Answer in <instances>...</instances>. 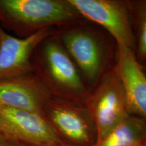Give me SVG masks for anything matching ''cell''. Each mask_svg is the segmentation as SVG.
Returning a JSON list of instances; mask_svg holds the SVG:
<instances>
[{
  "label": "cell",
  "instance_id": "8",
  "mask_svg": "<svg viewBox=\"0 0 146 146\" xmlns=\"http://www.w3.org/2000/svg\"><path fill=\"white\" fill-rule=\"evenodd\" d=\"M56 32L54 27H48L28 37L18 38L0 26V79L33 72L32 56L35 50Z\"/></svg>",
  "mask_w": 146,
  "mask_h": 146
},
{
  "label": "cell",
  "instance_id": "13",
  "mask_svg": "<svg viewBox=\"0 0 146 146\" xmlns=\"http://www.w3.org/2000/svg\"><path fill=\"white\" fill-rule=\"evenodd\" d=\"M0 146H26L14 141L0 133Z\"/></svg>",
  "mask_w": 146,
  "mask_h": 146
},
{
  "label": "cell",
  "instance_id": "7",
  "mask_svg": "<svg viewBox=\"0 0 146 146\" xmlns=\"http://www.w3.org/2000/svg\"><path fill=\"white\" fill-rule=\"evenodd\" d=\"M0 133L26 146H44L62 142L43 115L0 106Z\"/></svg>",
  "mask_w": 146,
  "mask_h": 146
},
{
  "label": "cell",
  "instance_id": "9",
  "mask_svg": "<svg viewBox=\"0 0 146 146\" xmlns=\"http://www.w3.org/2000/svg\"><path fill=\"white\" fill-rule=\"evenodd\" d=\"M52 96L34 72L0 79L1 107L25 110L43 115L45 105Z\"/></svg>",
  "mask_w": 146,
  "mask_h": 146
},
{
  "label": "cell",
  "instance_id": "5",
  "mask_svg": "<svg viewBox=\"0 0 146 146\" xmlns=\"http://www.w3.org/2000/svg\"><path fill=\"white\" fill-rule=\"evenodd\" d=\"M82 18L105 29L116 41L135 53L133 33L129 1L120 0H68Z\"/></svg>",
  "mask_w": 146,
  "mask_h": 146
},
{
  "label": "cell",
  "instance_id": "3",
  "mask_svg": "<svg viewBox=\"0 0 146 146\" xmlns=\"http://www.w3.org/2000/svg\"><path fill=\"white\" fill-rule=\"evenodd\" d=\"M83 104L96 126V141L132 115L116 66L103 74Z\"/></svg>",
  "mask_w": 146,
  "mask_h": 146
},
{
  "label": "cell",
  "instance_id": "4",
  "mask_svg": "<svg viewBox=\"0 0 146 146\" xmlns=\"http://www.w3.org/2000/svg\"><path fill=\"white\" fill-rule=\"evenodd\" d=\"M43 115L64 143L72 146H92L96 143V126L83 103L52 96Z\"/></svg>",
  "mask_w": 146,
  "mask_h": 146
},
{
  "label": "cell",
  "instance_id": "14",
  "mask_svg": "<svg viewBox=\"0 0 146 146\" xmlns=\"http://www.w3.org/2000/svg\"><path fill=\"white\" fill-rule=\"evenodd\" d=\"M44 146H72V145H70L68 143H66L62 141V142H60V143L51 144V145H44Z\"/></svg>",
  "mask_w": 146,
  "mask_h": 146
},
{
  "label": "cell",
  "instance_id": "15",
  "mask_svg": "<svg viewBox=\"0 0 146 146\" xmlns=\"http://www.w3.org/2000/svg\"><path fill=\"white\" fill-rule=\"evenodd\" d=\"M141 64L142 68H143V71H144V72H145V74H146V61L145 62H143V63Z\"/></svg>",
  "mask_w": 146,
  "mask_h": 146
},
{
  "label": "cell",
  "instance_id": "12",
  "mask_svg": "<svg viewBox=\"0 0 146 146\" xmlns=\"http://www.w3.org/2000/svg\"><path fill=\"white\" fill-rule=\"evenodd\" d=\"M135 41V55L140 64L146 61V0L129 1Z\"/></svg>",
  "mask_w": 146,
  "mask_h": 146
},
{
  "label": "cell",
  "instance_id": "11",
  "mask_svg": "<svg viewBox=\"0 0 146 146\" xmlns=\"http://www.w3.org/2000/svg\"><path fill=\"white\" fill-rule=\"evenodd\" d=\"M146 142V119L130 115L92 146H139Z\"/></svg>",
  "mask_w": 146,
  "mask_h": 146
},
{
  "label": "cell",
  "instance_id": "16",
  "mask_svg": "<svg viewBox=\"0 0 146 146\" xmlns=\"http://www.w3.org/2000/svg\"><path fill=\"white\" fill-rule=\"evenodd\" d=\"M139 146H146V142H145V143H143V144H141V145H139Z\"/></svg>",
  "mask_w": 146,
  "mask_h": 146
},
{
  "label": "cell",
  "instance_id": "10",
  "mask_svg": "<svg viewBox=\"0 0 146 146\" xmlns=\"http://www.w3.org/2000/svg\"><path fill=\"white\" fill-rule=\"evenodd\" d=\"M116 67L125 85L131 114L146 119V74L133 50L117 45Z\"/></svg>",
  "mask_w": 146,
  "mask_h": 146
},
{
  "label": "cell",
  "instance_id": "6",
  "mask_svg": "<svg viewBox=\"0 0 146 146\" xmlns=\"http://www.w3.org/2000/svg\"><path fill=\"white\" fill-rule=\"evenodd\" d=\"M64 47L81 72L84 81L96 85L103 76L106 53L103 42L88 29L58 31Z\"/></svg>",
  "mask_w": 146,
  "mask_h": 146
},
{
  "label": "cell",
  "instance_id": "1",
  "mask_svg": "<svg viewBox=\"0 0 146 146\" xmlns=\"http://www.w3.org/2000/svg\"><path fill=\"white\" fill-rule=\"evenodd\" d=\"M57 32L43 40L35 50L33 71L52 96L84 103L89 91Z\"/></svg>",
  "mask_w": 146,
  "mask_h": 146
},
{
  "label": "cell",
  "instance_id": "2",
  "mask_svg": "<svg viewBox=\"0 0 146 146\" xmlns=\"http://www.w3.org/2000/svg\"><path fill=\"white\" fill-rule=\"evenodd\" d=\"M81 18L68 0H0V26L18 38Z\"/></svg>",
  "mask_w": 146,
  "mask_h": 146
}]
</instances>
